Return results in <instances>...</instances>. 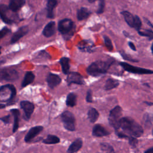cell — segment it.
Segmentation results:
<instances>
[{
    "mask_svg": "<svg viewBox=\"0 0 153 153\" xmlns=\"http://www.w3.org/2000/svg\"><path fill=\"white\" fill-rule=\"evenodd\" d=\"M88 117L91 123H94L98 119L99 114L95 108H90L88 111Z\"/></svg>",
    "mask_w": 153,
    "mask_h": 153,
    "instance_id": "4316f807",
    "label": "cell"
},
{
    "mask_svg": "<svg viewBox=\"0 0 153 153\" xmlns=\"http://www.w3.org/2000/svg\"><path fill=\"white\" fill-rule=\"evenodd\" d=\"M35 79V75L31 71H27L24 76L22 82V87H25L27 85L31 84Z\"/></svg>",
    "mask_w": 153,
    "mask_h": 153,
    "instance_id": "603a6c76",
    "label": "cell"
},
{
    "mask_svg": "<svg viewBox=\"0 0 153 153\" xmlns=\"http://www.w3.org/2000/svg\"><path fill=\"white\" fill-rule=\"evenodd\" d=\"M100 152L99 153H115L113 147L108 143H102L100 144Z\"/></svg>",
    "mask_w": 153,
    "mask_h": 153,
    "instance_id": "f546056e",
    "label": "cell"
},
{
    "mask_svg": "<svg viewBox=\"0 0 153 153\" xmlns=\"http://www.w3.org/2000/svg\"><path fill=\"white\" fill-rule=\"evenodd\" d=\"M96 1H97V0H88V1L89 2H90V3H93V2H94Z\"/></svg>",
    "mask_w": 153,
    "mask_h": 153,
    "instance_id": "7bdbcfd3",
    "label": "cell"
},
{
    "mask_svg": "<svg viewBox=\"0 0 153 153\" xmlns=\"http://www.w3.org/2000/svg\"><path fill=\"white\" fill-rule=\"evenodd\" d=\"M139 35L148 38L149 40L153 39V30L151 29H140L137 30Z\"/></svg>",
    "mask_w": 153,
    "mask_h": 153,
    "instance_id": "4dcf8cb0",
    "label": "cell"
},
{
    "mask_svg": "<svg viewBox=\"0 0 153 153\" xmlns=\"http://www.w3.org/2000/svg\"><path fill=\"white\" fill-rule=\"evenodd\" d=\"M25 3L26 0H10L8 7L11 11L16 13L25 5Z\"/></svg>",
    "mask_w": 153,
    "mask_h": 153,
    "instance_id": "d6986e66",
    "label": "cell"
},
{
    "mask_svg": "<svg viewBox=\"0 0 153 153\" xmlns=\"http://www.w3.org/2000/svg\"><path fill=\"white\" fill-rule=\"evenodd\" d=\"M16 89L12 84H7L0 87V102H8L16 96Z\"/></svg>",
    "mask_w": 153,
    "mask_h": 153,
    "instance_id": "277c9868",
    "label": "cell"
},
{
    "mask_svg": "<svg viewBox=\"0 0 153 153\" xmlns=\"http://www.w3.org/2000/svg\"><path fill=\"white\" fill-rule=\"evenodd\" d=\"M43 129V127L42 126H35L31 128L27 133L26 134L25 140L26 142H29L30 140L34 138L37 134H38Z\"/></svg>",
    "mask_w": 153,
    "mask_h": 153,
    "instance_id": "ac0fdd59",
    "label": "cell"
},
{
    "mask_svg": "<svg viewBox=\"0 0 153 153\" xmlns=\"http://www.w3.org/2000/svg\"><path fill=\"white\" fill-rule=\"evenodd\" d=\"M144 153H153V147L147 149Z\"/></svg>",
    "mask_w": 153,
    "mask_h": 153,
    "instance_id": "60d3db41",
    "label": "cell"
},
{
    "mask_svg": "<svg viewBox=\"0 0 153 153\" xmlns=\"http://www.w3.org/2000/svg\"><path fill=\"white\" fill-rule=\"evenodd\" d=\"M5 107V105L2 103H0V109H3Z\"/></svg>",
    "mask_w": 153,
    "mask_h": 153,
    "instance_id": "b9f144b4",
    "label": "cell"
},
{
    "mask_svg": "<svg viewBox=\"0 0 153 153\" xmlns=\"http://www.w3.org/2000/svg\"><path fill=\"white\" fill-rule=\"evenodd\" d=\"M86 100L88 103H92L93 102V99H92V93L91 90H88L87 95H86Z\"/></svg>",
    "mask_w": 153,
    "mask_h": 153,
    "instance_id": "d590c367",
    "label": "cell"
},
{
    "mask_svg": "<svg viewBox=\"0 0 153 153\" xmlns=\"http://www.w3.org/2000/svg\"><path fill=\"white\" fill-rule=\"evenodd\" d=\"M121 56H123V59H126V60H129V61H131V62H137V60H135V59H132L130 56H129L128 54H126L124 53H121Z\"/></svg>",
    "mask_w": 153,
    "mask_h": 153,
    "instance_id": "8d00e7d4",
    "label": "cell"
},
{
    "mask_svg": "<svg viewBox=\"0 0 153 153\" xmlns=\"http://www.w3.org/2000/svg\"><path fill=\"white\" fill-rule=\"evenodd\" d=\"M57 5V0H48L47 2V17L49 19H53L54 9Z\"/></svg>",
    "mask_w": 153,
    "mask_h": 153,
    "instance_id": "ffe728a7",
    "label": "cell"
},
{
    "mask_svg": "<svg viewBox=\"0 0 153 153\" xmlns=\"http://www.w3.org/2000/svg\"><path fill=\"white\" fill-rule=\"evenodd\" d=\"M19 78V74L14 69L5 68L0 69V81H14Z\"/></svg>",
    "mask_w": 153,
    "mask_h": 153,
    "instance_id": "ba28073f",
    "label": "cell"
},
{
    "mask_svg": "<svg viewBox=\"0 0 153 153\" xmlns=\"http://www.w3.org/2000/svg\"><path fill=\"white\" fill-rule=\"evenodd\" d=\"M113 63V59H109L106 61H96L93 62L87 68V72L88 74L93 76H100L102 74H106Z\"/></svg>",
    "mask_w": 153,
    "mask_h": 153,
    "instance_id": "7a4b0ae2",
    "label": "cell"
},
{
    "mask_svg": "<svg viewBox=\"0 0 153 153\" xmlns=\"http://www.w3.org/2000/svg\"><path fill=\"white\" fill-rule=\"evenodd\" d=\"M11 112L12 113L14 117V124L13 128V132L14 133L17 131L19 128V115L20 112L17 109H13L11 110Z\"/></svg>",
    "mask_w": 153,
    "mask_h": 153,
    "instance_id": "d4e9b609",
    "label": "cell"
},
{
    "mask_svg": "<svg viewBox=\"0 0 153 153\" xmlns=\"http://www.w3.org/2000/svg\"><path fill=\"white\" fill-rule=\"evenodd\" d=\"M128 46L130 47V48L132 50H133V51H136V47H135L134 44L132 42L129 41V42H128Z\"/></svg>",
    "mask_w": 153,
    "mask_h": 153,
    "instance_id": "f35d334b",
    "label": "cell"
},
{
    "mask_svg": "<svg viewBox=\"0 0 153 153\" xmlns=\"http://www.w3.org/2000/svg\"><path fill=\"white\" fill-rule=\"evenodd\" d=\"M128 142L130 143V145L132 146V147H135L136 146L137 144V139H136V137H133V136H129L128 138Z\"/></svg>",
    "mask_w": 153,
    "mask_h": 153,
    "instance_id": "e575fe53",
    "label": "cell"
},
{
    "mask_svg": "<svg viewBox=\"0 0 153 153\" xmlns=\"http://www.w3.org/2000/svg\"><path fill=\"white\" fill-rule=\"evenodd\" d=\"M105 7V0H99V7L97 8V13L98 14H100L103 13L104 11Z\"/></svg>",
    "mask_w": 153,
    "mask_h": 153,
    "instance_id": "d6a6232c",
    "label": "cell"
},
{
    "mask_svg": "<svg viewBox=\"0 0 153 153\" xmlns=\"http://www.w3.org/2000/svg\"><path fill=\"white\" fill-rule=\"evenodd\" d=\"M56 32V23L54 21L48 22L43 29L42 32V35L46 37L49 38L53 36Z\"/></svg>",
    "mask_w": 153,
    "mask_h": 153,
    "instance_id": "2e32d148",
    "label": "cell"
},
{
    "mask_svg": "<svg viewBox=\"0 0 153 153\" xmlns=\"http://www.w3.org/2000/svg\"><path fill=\"white\" fill-rule=\"evenodd\" d=\"M103 39H104V43L106 48L109 51H112L113 50V45L111 39L108 36L103 35Z\"/></svg>",
    "mask_w": 153,
    "mask_h": 153,
    "instance_id": "1f68e13d",
    "label": "cell"
},
{
    "mask_svg": "<svg viewBox=\"0 0 153 153\" xmlns=\"http://www.w3.org/2000/svg\"><path fill=\"white\" fill-rule=\"evenodd\" d=\"M76 26L70 19H64L59 22L58 30L65 38H69L74 33Z\"/></svg>",
    "mask_w": 153,
    "mask_h": 153,
    "instance_id": "3957f363",
    "label": "cell"
},
{
    "mask_svg": "<svg viewBox=\"0 0 153 153\" xmlns=\"http://www.w3.org/2000/svg\"><path fill=\"white\" fill-rule=\"evenodd\" d=\"M66 81L68 85H71V84L82 85L84 84L82 76L79 73L75 72H69L66 78Z\"/></svg>",
    "mask_w": 153,
    "mask_h": 153,
    "instance_id": "8fae6325",
    "label": "cell"
},
{
    "mask_svg": "<svg viewBox=\"0 0 153 153\" xmlns=\"http://www.w3.org/2000/svg\"><path fill=\"white\" fill-rule=\"evenodd\" d=\"M0 120L2 121L5 124H8L10 122V116L8 115L2 118H0Z\"/></svg>",
    "mask_w": 153,
    "mask_h": 153,
    "instance_id": "74e56055",
    "label": "cell"
},
{
    "mask_svg": "<svg viewBox=\"0 0 153 153\" xmlns=\"http://www.w3.org/2000/svg\"><path fill=\"white\" fill-rule=\"evenodd\" d=\"M118 85V81L113 78H109L106 81L104 88L106 90H109L117 87Z\"/></svg>",
    "mask_w": 153,
    "mask_h": 153,
    "instance_id": "484cf974",
    "label": "cell"
},
{
    "mask_svg": "<svg viewBox=\"0 0 153 153\" xmlns=\"http://www.w3.org/2000/svg\"><path fill=\"white\" fill-rule=\"evenodd\" d=\"M47 84L51 88H53L57 86L61 82L60 77L54 74L49 73L47 76Z\"/></svg>",
    "mask_w": 153,
    "mask_h": 153,
    "instance_id": "9a60e30c",
    "label": "cell"
},
{
    "mask_svg": "<svg viewBox=\"0 0 153 153\" xmlns=\"http://www.w3.org/2000/svg\"><path fill=\"white\" fill-rule=\"evenodd\" d=\"M144 20H145V21L146 22V23H147V24H148L150 27H152V28H153V25H152V23H151V22H149L147 19H145H145H144Z\"/></svg>",
    "mask_w": 153,
    "mask_h": 153,
    "instance_id": "ab89813d",
    "label": "cell"
},
{
    "mask_svg": "<svg viewBox=\"0 0 153 153\" xmlns=\"http://www.w3.org/2000/svg\"><path fill=\"white\" fill-rule=\"evenodd\" d=\"M1 48H1V47L0 46V54L1 53Z\"/></svg>",
    "mask_w": 153,
    "mask_h": 153,
    "instance_id": "bcb514c9",
    "label": "cell"
},
{
    "mask_svg": "<svg viewBox=\"0 0 153 153\" xmlns=\"http://www.w3.org/2000/svg\"><path fill=\"white\" fill-rule=\"evenodd\" d=\"M91 14V11L86 7H81L77 11L76 17L78 20H83L88 18Z\"/></svg>",
    "mask_w": 153,
    "mask_h": 153,
    "instance_id": "7402d4cb",
    "label": "cell"
},
{
    "mask_svg": "<svg viewBox=\"0 0 153 153\" xmlns=\"http://www.w3.org/2000/svg\"><path fill=\"white\" fill-rule=\"evenodd\" d=\"M20 106L25 113V118L26 120H29L31 115L34 110V105L32 103L29 101L24 100L20 102Z\"/></svg>",
    "mask_w": 153,
    "mask_h": 153,
    "instance_id": "7c38bea8",
    "label": "cell"
},
{
    "mask_svg": "<svg viewBox=\"0 0 153 153\" xmlns=\"http://www.w3.org/2000/svg\"><path fill=\"white\" fill-rule=\"evenodd\" d=\"M78 49L84 52H93L94 43L90 39H85L79 42L78 45Z\"/></svg>",
    "mask_w": 153,
    "mask_h": 153,
    "instance_id": "5bb4252c",
    "label": "cell"
},
{
    "mask_svg": "<svg viewBox=\"0 0 153 153\" xmlns=\"http://www.w3.org/2000/svg\"><path fill=\"white\" fill-rule=\"evenodd\" d=\"M82 146V140L81 139L78 138L75 140L69 146L67 152L68 153H75L77 152Z\"/></svg>",
    "mask_w": 153,
    "mask_h": 153,
    "instance_id": "44dd1931",
    "label": "cell"
},
{
    "mask_svg": "<svg viewBox=\"0 0 153 153\" xmlns=\"http://www.w3.org/2000/svg\"><path fill=\"white\" fill-rule=\"evenodd\" d=\"M69 59L68 57H62L59 61L61 66H62V70L65 74H68L70 68V65H69Z\"/></svg>",
    "mask_w": 153,
    "mask_h": 153,
    "instance_id": "cb8c5ba5",
    "label": "cell"
},
{
    "mask_svg": "<svg viewBox=\"0 0 153 153\" xmlns=\"http://www.w3.org/2000/svg\"><path fill=\"white\" fill-rule=\"evenodd\" d=\"M124 133L134 137H139L143 134V130L140 124L130 117H123L121 120L120 127Z\"/></svg>",
    "mask_w": 153,
    "mask_h": 153,
    "instance_id": "6da1fadb",
    "label": "cell"
},
{
    "mask_svg": "<svg viewBox=\"0 0 153 153\" xmlns=\"http://www.w3.org/2000/svg\"><path fill=\"white\" fill-rule=\"evenodd\" d=\"M10 10L9 7L6 5L0 4V18L4 23L8 25H11L14 22V19L8 16Z\"/></svg>",
    "mask_w": 153,
    "mask_h": 153,
    "instance_id": "30bf717a",
    "label": "cell"
},
{
    "mask_svg": "<svg viewBox=\"0 0 153 153\" xmlns=\"http://www.w3.org/2000/svg\"><path fill=\"white\" fill-rule=\"evenodd\" d=\"M28 31L29 28L27 26H23L19 28V29L13 35L11 39L10 40V44H13L17 42L21 38L26 35Z\"/></svg>",
    "mask_w": 153,
    "mask_h": 153,
    "instance_id": "4fadbf2b",
    "label": "cell"
},
{
    "mask_svg": "<svg viewBox=\"0 0 153 153\" xmlns=\"http://www.w3.org/2000/svg\"><path fill=\"white\" fill-rule=\"evenodd\" d=\"M151 51H152V54H153V42H152V45H151Z\"/></svg>",
    "mask_w": 153,
    "mask_h": 153,
    "instance_id": "f6af8a7d",
    "label": "cell"
},
{
    "mask_svg": "<svg viewBox=\"0 0 153 153\" xmlns=\"http://www.w3.org/2000/svg\"><path fill=\"white\" fill-rule=\"evenodd\" d=\"M42 142L45 144H56L60 142V139L55 135L49 134L42 140Z\"/></svg>",
    "mask_w": 153,
    "mask_h": 153,
    "instance_id": "f1b7e54d",
    "label": "cell"
},
{
    "mask_svg": "<svg viewBox=\"0 0 153 153\" xmlns=\"http://www.w3.org/2000/svg\"><path fill=\"white\" fill-rule=\"evenodd\" d=\"M126 22L131 27L134 28L137 31L141 29L142 22L140 19L137 15H133L127 11H123L121 13Z\"/></svg>",
    "mask_w": 153,
    "mask_h": 153,
    "instance_id": "8992f818",
    "label": "cell"
},
{
    "mask_svg": "<svg viewBox=\"0 0 153 153\" xmlns=\"http://www.w3.org/2000/svg\"><path fill=\"white\" fill-rule=\"evenodd\" d=\"M76 96L74 93H70L68 94L66 97V104L70 107H74L76 105Z\"/></svg>",
    "mask_w": 153,
    "mask_h": 153,
    "instance_id": "83f0119b",
    "label": "cell"
},
{
    "mask_svg": "<svg viewBox=\"0 0 153 153\" xmlns=\"http://www.w3.org/2000/svg\"><path fill=\"white\" fill-rule=\"evenodd\" d=\"M152 134H153V130H152Z\"/></svg>",
    "mask_w": 153,
    "mask_h": 153,
    "instance_id": "7dc6e473",
    "label": "cell"
},
{
    "mask_svg": "<svg viewBox=\"0 0 153 153\" xmlns=\"http://www.w3.org/2000/svg\"><path fill=\"white\" fill-rule=\"evenodd\" d=\"M61 119L64 127L69 131L75 130V118L72 113L69 111H65L61 115Z\"/></svg>",
    "mask_w": 153,
    "mask_h": 153,
    "instance_id": "52a82bcc",
    "label": "cell"
},
{
    "mask_svg": "<svg viewBox=\"0 0 153 153\" xmlns=\"http://www.w3.org/2000/svg\"><path fill=\"white\" fill-rule=\"evenodd\" d=\"M147 105H153V103H151V102H145Z\"/></svg>",
    "mask_w": 153,
    "mask_h": 153,
    "instance_id": "ee69618b",
    "label": "cell"
},
{
    "mask_svg": "<svg viewBox=\"0 0 153 153\" xmlns=\"http://www.w3.org/2000/svg\"><path fill=\"white\" fill-rule=\"evenodd\" d=\"M110 134L108 130H107L103 126L100 124L95 125L92 130V134L96 137H103L108 136Z\"/></svg>",
    "mask_w": 153,
    "mask_h": 153,
    "instance_id": "e0dca14e",
    "label": "cell"
},
{
    "mask_svg": "<svg viewBox=\"0 0 153 153\" xmlns=\"http://www.w3.org/2000/svg\"><path fill=\"white\" fill-rule=\"evenodd\" d=\"M10 32H11V30L8 27H4L2 29L0 30V39L6 36Z\"/></svg>",
    "mask_w": 153,
    "mask_h": 153,
    "instance_id": "836d02e7",
    "label": "cell"
},
{
    "mask_svg": "<svg viewBox=\"0 0 153 153\" xmlns=\"http://www.w3.org/2000/svg\"><path fill=\"white\" fill-rule=\"evenodd\" d=\"M120 66L126 71L136 74H153V71L132 66L126 62H120Z\"/></svg>",
    "mask_w": 153,
    "mask_h": 153,
    "instance_id": "9c48e42d",
    "label": "cell"
},
{
    "mask_svg": "<svg viewBox=\"0 0 153 153\" xmlns=\"http://www.w3.org/2000/svg\"><path fill=\"white\" fill-rule=\"evenodd\" d=\"M122 108L120 106H116L112 109L109 114L108 120L110 125L115 128L118 130L120 127V122L122 118Z\"/></svg>",
    "mask_w": 153,
    "mask_h": 153,
    "instance_id": "5b68a950",
    "label": "cell"
}]
</instances>
